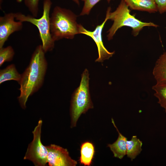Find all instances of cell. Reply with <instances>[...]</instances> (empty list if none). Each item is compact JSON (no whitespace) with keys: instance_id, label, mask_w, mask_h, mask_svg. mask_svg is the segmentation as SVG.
<instances>
[{"instance_id":"6da1fadb","label":"cell","mask_w":166,"mask_h":166,"mask_svg":"<svg viewBox=\"0 0 166 166\" xmlns=\"http://www.w3.org/2000/svg\"><path fill=\"white\" fill-rule=\"evenodd\" d=\"M45 53L42 45L37 46L29 65L22 74L19 83L20 93L18 98L22 109L26 108L29 97L38 91L43 85L47 67Z\"/></svg>"},{"instance_id":"7a4b0ae2","label":"cell","mask_w":166,"mask_h":166,"mask_svg":"<svg viewBox=\"0 0 166 166\" xmlns=\"http://www.w3.org/2000/svg\"><path fill=\"white\" fill-rule=\"evenodd\" d=\"M77 16L70 10L55 6L50 17V31L55 42L63 39H72L79 34L80 24L77 22Z\"/></svg>"},{"instance_id":"3957f363","label":"cell","mask_w":166,"mask_h":166,"mask_svg":"<svg viewBox=\"0 0 166 166\" xmlns=\"http://www.w3.org/2000/svg\"><path fill=\"white\" fill-rule=\"evenodd\" d=\"M113 21V23L107 31L108 40L112 39L117 30L124 26L131 28L134 36H137L140 31L145 26L157 27L158 26L152 22H144L138 20L130 13L129 8L124 0H121L116 10L109 11V20Z\"/></svg>"},{"instance_id":"277c9868","label":"cell","mask_w":166,"mask_h":166,"mask_svg":"<svg viewBox=\"0 0 166 166\" xmlns=\"http://www.w3.org/2000/svg\"><path fill=\"white\" fill-rule=\"evenodd\" d=\"M89 72L85 69L82 74L80 85L72 97L70 107L71 128L76 126L82 114L93 107L89 92Z\"/></svg>"},{"instance_id":"5b68a950","label":"cell","mask_w":166,"mask_h":166,"mask_svg":"<svg viewBox=\"0 0 166 166\" xmlns=\"http://www.w3.org/2000/svg\"><path fill=\"white\" fill-rule=\"evenodd\" d=\"M52 5L51 0H44L42 15L39 18L20 12L14 13L15 19L17 21L29 22L37 27L42 42V49L45 53L52 51L55 45V42L52 38L50 31L49 13Z\"/></svg>"},{"instance_id":"8992f818","label":"cell","mask_w":166,"mask_h":166,"mask_svg":"<svg viewBox=\"0 0 166 166\" xmlns=\"http://www.w3.org/2000/svg\"><path fill=\"white\" fill-rule=\"evenodd\" d=\"M42 121L40 119L32 132L33 139L29 144L24 157V160L31 161L35 166L47 165L48 150L41 140V128Z\"/></svg>"},{"instance_id":"52a82bcc","label":"cell","mask_w":166,"mask_h":166,"mask_svg":"<svg viewBox=\"0 0 166 166\" xmlns=\"http://www.w3.org/2000/svg\"><path fill=\"white\" fill-rule=\"evenodd\" d=\"M110 10L111 8L109 7L107 9L105 20L101 25H97L93 31L87 30L82 25H80L79 34H84L90 37L97 46L98 56L95 62H102L104 60L108 59L111 57L115 53L114 51H109L106 48L104 45L102 37V30L105 23L109 20V14Z\"/></svg>"},{"instance_id":"ba28073f","label":"cell","mask_w":166,"mask_h":166,"mask_svg":"<svg viewBox=\"0 0 166 166\" xmlns=\"http://www.w3.org/2000/svg\"><path fill=\"white\" fill-rule=\"evenodd\" d=\"M48 150L47 163L50 166H75L77 161L69 156L68 150L54 144L46 146Z\"/></svg>"},{"instance_id":"9c48e42d","label":"cell","mask_w":166,"mask_h":166,"mask_svg":"<svg viewBox=\"0 0 166 166\" xmlns=\"http://www.w3.org/2000/svg\"><path fill=\"white\" fill-rule=\"evenodd\" d=\"M15 19L14 13L12 12L0 17V48L3 47L11 34L22 29L23 22Z\"/></svg>"},{"instance_id":"30bf717a","label":"cell","mask_w":166,"mask_h":166,"mask_svg":"<svg viewBox=\"0 0 166 166\" xmlns=\"http://www.w3.org/2000/svg\"><path fill=\"white\" fill-rule=\"evenodd\" d=\"M112 122L116 128L118 133V136L117 140L112 144H109V147L113 152L114 156L121 159L126 155L127 138L123 135L119 131L116 126L113 118Z\"/></svg>"},{"instance_id":"8fae6325","label":"cell","mask_w":166,"mask_h":166,"mask_svg":"<svg viewBox=\"0 0 166 166\" xmlns=\"http://www.w3.org/2000/svg\"><path fill=\"white\" fill-rule=\"evenodd\" d=\"M131 10L154 13L158 11L155 0H124Z\"/></svg>"},{"instance_id":"7c38bea8","label":"cell","mask_w":166,"mask_h":166,"mask_svg":"<svg viewBox=\"0 0 166 166\" xmlns=\"http://www.w3.org/2000/svg\"><path fill=\"white\" fill-rule=\"evenodd\" d=\"M152 74L156 82L166 81V50L156 61Z\"/></svg>"},{"instance_id":"4fadbf2b","label":"cell","mask_w":166,"mask_h":166,"mask_svg":"<svg viewBox=\"0 0 166 166\" xmlns=\"http://www.w3.org/2000/svg\"><path fill=\"white\" fill-rule=\"evenodd\" d=\"M80 152V161L81 164L84 166H90L95 153L93 144L88 141L83 143L81 146Z\"/></svg>"},{"instance_id":"5bb4252c","label":"cell","mask_w":166,"mask_h":166,"mask_svg":"<svg viewBox=\"0 0 166 166\" xmlns=\"http://www.w3.org/2000/svg\"><path fill=\"white\" fill-rule=\"evenodd\" d=\"M22 74L18 72L15 65L11 64L0 70V84L12 80L16 81L19 83Z\"/></svg>"},{"instance_id":"9a60e30c","label":"cell","mask_w":166,"mask_h":166,"mask_svg":"<svg viewBox=\"0 0 166 166\" xmlns=\"http://www.w3.org/2000/svg\"><path fill=\"white\" fill-rule=\"evenodd\" d=\"M142 142L136 136H133L131 139L127 141V153L128 157L132 161L142 151Z\"/></svg>"},{"instance_id":"2e32d148","label":"cell","mask_w":166,"mask_h":166,"mask_svg":"<svg viewBox=\"0 0 166 166\" xmlns=\"http://www.w3.org/2000/svg\"><path fill=\"white\" fill-rule=\"evenodd\" d=\"M152 89L155 91L154 96L158 99V103L166 113V81L156 82Z\"/></svg>"},{"instance_id":"e0dca14e","label":"cell","mask_w":166,"mask_h":166,"mask_svg":"<svg viewBox=\"0 0 166 166\" xmlns=\"http://www.w3.org/2000/svg\"><path fill=\"white\" fill-rule=\"evenodd\" d=\"M14 54V50L11 46L0 48V66L5 62L11 61Z\"/></svg>"},{"instance_id":"ac0fdd59","label":"cell","mask_w":166,"mask_h":166,"mask_svg":"<svg viewBox=\"0 0 166 166\" xmlns=\"http://www.w3.org/2000/svg\"><path fill=\"white\" fill-rule=\"evenodd\" d=\"M40 0H18V2L23 1L24 4L32 15L36 18L39 13V4Z\"/></svg>"},{"instance_id":"d6986e66","label":"cell","mask_w":166,"mask_h":166,"mask_svg":"<svg viewBox=\"0 0 166 166\" xmlns=\"http://www.w3.org/2000/svg\"><path fill=\"white\" fill-rule=\"evenodd\" d=\"M84 2L80 16L88 15L93 8L101 0H81ZM113 0H107L108 3Z\"/></svg>"},{"instance_id":"ffe728a7","label":"cell","mask_w":166,"mask_h":166,"mask_svg":"<svg viewBox=\"0 0 166 166\" xmlns=\"http://www.w3.org/2000/svg\"><path fill=\"white\" fill-rule=\"evenodd\" d=\"M158 11L160 14L166 12V0H155Z\"/></svg>"},{"instance_id":"44dd1931","label":"cell","mask_w":166,"mask_h":166,"mask_svg":"<svg viewBox=\"0 0 166 166\" xmlns=\"http://www.w3.org/2000/svg\"><path fill=\"white\" fill-rule=\"evenodd\" d=\"M76 4L78 5L79 6L80 5V2L79 0H72Z\"/></svg>"},{"instance_id":"7402d4cb","label":"cell","mask_w":166,"mask_h":166,"mask_svg":"<svg viewBox=\"0 0 166 166\" xmlns=\"http://www.w3.org/2000/svg\"><path fill=\"white\" fill-rule=\"evenodd\" d=\"M0 6H1V4L2 3L3 0H0Z\"/></svg>"}]
</instances>
